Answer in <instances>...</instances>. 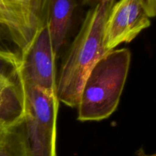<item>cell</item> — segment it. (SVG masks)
<instances>
[{
    "instance_id": "cell-3",
    "label": "cell",
    "mask_w": 156,
    "mask_h": 156,
    "mask_svg": "<svg viewBox=\"0 0 156 156\" xmlns=\"http://www.w3.org/2000/svg\"><path fill=\"white\" fill-rule=\"evenodd\" d=\"M26 111L21 123L28 156H56V94L25 85Z\"/></svg>"
},
{
    "instance_id": "cell-6",
    "label": "cell",
    "mask_w": 156,
    "mask_h": 156,
    "mask_svg": "<svg viewBox=\"0 0 156 156\" xmlns=\"http://www.w3.org/2000/svg\"><path fill=\"white\" fill-rule=\"evenodd\" d=\"M20 58L25 85L56 94V56L46 24L37 31Z\"/></svg>"
},
{
    "instance_id": "cell-2",
    "label": "cell",
    "mask_w": 156,
    "mask_h": 156,
    "mask_svg": "<svg viewBox=\"0 0 156 156\" xmlns=\"http://www.w3.org/2000/svg\"><path fill=\"white\" fill-rule=\"evenodd\" d=\"M130 62V50L123 48L108 52L95 64L82 87L77 106L79 121L105 120L116 111Z\"/></svg>"
},
{
    "instance_id": "cell-7",
    "label": "cell",
    "mask_w": 156,
    "mask_h": 156,
    "mask_svg": "<svg viewBox=\"0 0 156 156\" xmlns=\"http://www.w3.org/2000/svg\"><path fill=\"white\" fill-rule=\"evenodd\" d=\"M150 24L144 0H120L114 3L105 24V50L110 52L120 44L131 42Z\"/></svg>"
},
{
    "instance_id": "cell-9",
    "label": "cell",
    "mask_w": 156,
    "mask_h": 156,
    "mask_svg": "<svg viewBox=\"0 0 156 156\" xmlns=\"http://www.w3.org/2000/svg\"><path fill=\"white\" fill-rule=\"evenodd\" d=\"M0 156H28L21 124L0 125Z\"/></svg>"
},
{
    "instance_id": "cell-1",
    "label": "cell",
    "mask_w": 156,
    "mask_h": 156,
    "mask_svg": "<svg viewBox=\"0 0 156 156\" xmlns=\"http://www.w3.org/2000/svg\"><path fill=\"white\" fill-rule=\"evenodd\" d=\"M114 4H99L88 10L62 62L56 82V97L67 106L77 108L87 76L108 53L105 48L104 34L107 18Z\"/></svg>"
},
{
    "instance_id": "cell-4",
    "label": "cell",
    "mask_w": 156,
    "mask_h": 156,
    "mask_svg": "<svg viewBox=\"0 0 156 156\" xmlns=\"http://www.w3.org/2000/svg\"><path fill=\"white\" fill-rule=\"evenodd\" d=\"M51 0H0V18L12 41L23 52L46 24Z\"/></svg>"
},
{
    "instance_id": "cell-11",
    "label": "cell",
    "mask_w": 156,
    "mask_h": 156,
    "mask_svg": "<svg viewBox=\"0 0 156 156\" xmlns=\"http://www.w3.org/2000/svg\"><path fill=\"white\" fill-rule=\"evenodd\" d=\"M115 2V0H83V3L85 5H89L91 7L99 4H107V3Z\"/></svg>"
},
{
    "instance_id": "cell-10",
    "label": "cell",
    "mask_w": 156,
    "mask_h": 156,
    "mask_svg": "<svg viewBox=\"0 0 156 156\" xmlns=\"http://www.w3.org/2000/svg\"><path fill=\"white\" fill-rule=\"evenodd\" d=\"M144 2L149 18H156V0H144Z\"/></svg>"
},
{
    "instance_id": "cell-5",
    "label": "cell",
    "mask_w": 156,
    "mask_h": 156,
    "mask_svg": "<svg viewBox=\"0 0 156 156\" xmlns=\"http://www.w3.org/2000/svg\"><path fill=\"white\" fill-rule=\"evenodd\" d=\"M26 111V88L21 74V58L0 49V125L21 124Z\"/></svg>"
},
{
    "instance_id": "cell-12",
    "label": "cell",
    "mask_w": 156,
    "mask_h": 156,
    "mask_svg": "<svg viewBox=\"0 0 156 156\" xmlns=\"http://www.w3.org/2000/svg\"><path fill=\"white\" fill-rule=\"evenodd\" d=\"M0 25H2V20H1V18H0Z\"/></svg>"
},
{
    "instance_id": "cell-8",
    "label": "cell",
    "mask_w": 156,
    "mask_h": 156,
    "mask_svg": "<svg viewBox=\"0 0 156 156\" xmlns=\"http://www.w3.org/2000/svg\"><path fill=\"white\" fill-rule=\"evenodd\" d=\"M76 7V0H51L49 5L46 25L56 57L69 37Z\"/></svg>"
}]
</instances>
